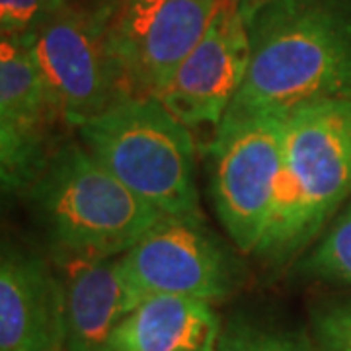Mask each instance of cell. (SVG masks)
Returning <instances> with one entry per match:
<instances>
[{
  "label": "cell",
  "mask_w": 351,
  "mask_h": 351,
  "mask_svg": "<svg viewBox=\"0 0 351 351\" xmlns=\"http://www.w3.org/2000/svg\"><path fill=\"white\" fill-rule=\"evenodd\" d=\"M248 34L250 69L225 117L351 100V0H276Z\"/></svg>",
  "instance_id": "cell-1"
},
{
  "label": "cell",
  "mask_w": 351,
  "mask_h": 351,
  "mask_svg": "<svg viewBox=\"0 0 351 351\" xmlns=\"http://www.w3.org/2000/svg\"><path fill=\"white\" fill-rule=\"evenodd\" d=\"M351 201V100H318L287 113L276 209L254 256L301 258Z\"/></svg>",
  "instance_id": "cell-2"
},
{
  "label": "cell",
  "mask_w": 351,
  "mask_h": 351,
  "mask_svg": "<svg viewBox=\"0 0 351 351\" xmlns=\"http://www.w3.org/2000/svg\"><path fill=\"white\" fill-rule=\"evenodd\" d=\"M27 195L49 256L119 258L164 219L80 141H64Z\"/></svg>",
  "instance_id": "cell-3"
},
{
  "label": "cell",
  "mask_w": 351,
  "mask_h": 351,
  "mask_svg": "<svg viewBox=\"0 0 351 351\" xmlns=\"http://www.w3.org/2000/svg\"><path fill=\"white\" fill-rule=\"evenodd\" d=\"M76 131L82 147L138 199L164 217L201 219L191 129L160 98H125Z\"/></svg>",
  "instance_id": "cell-4"
},
{
  "label": "cell",
  "mask_w": 351,
  "mask_h": 351,
  "mask_svg": "<svg viewBox=\"0 0 351 351\" xmlns=\"http://www.w3.org/2000/svg\"><path fill=\"white\" fill-rule=\"evenodd\" d=\"M287 113L223 117L209 147L217 217L239 250L254 254L274 209Z\"/></svg>",
  "instance_id": "cell-5"
},
{
  "label": "cell",
  "mask_w": 351,
  "mask_h": 351,
  "mask_svg": "<svg viewBox=\"0 0 351 351\" xmlns=\"http://www.w3.org/2000/svg\"><path fill=\"white\" fill-rule=\"evenodd\" d=\"M112 12L71 4L24 38L64 123L75 129L131 98L108 43Z\"/></svg>",
  "instance_id": "cell-6"
},
{
  "label": "cell",
  "mask_w": 351,
  "mask_h": 351,
  "mask_svg": "<svg viewBox=\"0 0 351 351\" xmlns=\"http://www.w3.org/2000/svg\"><path fill=\"white\" fill-rule=\"evenodd\" d=\"M133 308L156 295L221 302L242 279L237 258L203 219L164 217L117 258Z\"/></svg>",
  "instance_id": "cell-7"
},
{
  "label": "cell",
  "mask_w": 351,
  "mask_h": 351,
  "mask_svg": "<svg viewBox=\"0 0 351 351\" xmlns=\"http://www.w3.org/2000/svg\"><path fill=\"white\" fill-rule=\"evenodd\" d=\"M221 0H117L108 43L129 96H160Z\"/></svg>",
  "instance_id": "cell-8"
},
{
  "label": "cell",
  "mask_w": 351,
  "mask_h": 351,
  "mask_svg": "<svg viewBox=\"0 0 351 351\" xmlns=\"http://www.w3.org/2000/svg\"><path fill=\"white\" fill-rule=\"evenodd\" d=\"M59 125H66L24 38L0 41V176L6 193L27 191L51 156Z\"/></svg>",
  "instance_id": "cell-9"
},
{
  "label": "cell",
  "mask_w": 351,
  "mask_h": 351,
  "mask_svg": "<svg viewBox=\"0 0 351 351\" xmlns=\"http://www.w3.org/2000/svg\"><path fill=\"white\" fill-rule=\"evenodd\" d=\"M250 55L248 25L230 0H221L199 43L158 98L188 129H217L244 84Z\"/></svg>",
  "instance_id": "cell-10"
},
{
  "label": "cell",
  "mask_w": 351,
  "mask_h": 351,
  "mask_svg": "<svg viewBox=\"0 0 351 351\" xmlns=\"http://www.w3.org/2000/svg\"><path fill=\"white\" fill-rule=\"evenodd\" d=\"M66 350V297L55 263L43 254L2 242L0 351Z\"/></svg>",
  "instance_id": "cell-11"
},
{
  "label": "cell",
  "mask_w": 351,
  "mask_h": 351,
  "mask_svg": "<svg viewBox=\"0 0 351 351\" xmlns=\"http://www.w3.org/2000/svg\"><path fill=\"white\" fill-rule=\"evenodd\" d=\"M66 297V350L101 351L115 326L133 311L117 258L49 256Z\"/></svg>",
  "instance_id": "cell-12"
},
{
  "label": "cell",
  "mask_w": 351,
  "mask_h": 351,
  "mask_svg": "<svg viewBox=\"0 0 351 351\" xmlns=\"http://www.w3.org/2000/svg\"><path fill=\"white\" fill-rule=\"evenodd\" d=\"M221 332L213 302L156 295L123 316L101 351H215Z\"/></svg>",
  "instance_id": "cell-13"
},
{
  "label": "cell",
  "mask_w": 351,
  "mask_h": 351,
  "mask_svg": "<svg viewBox=\"0 0 351 351\" xmlns=\"http://www.w3.org/2000/svg\"><path fill=\"white\" fill-rule=\"evenodd\" d=\"M297 269L320 283L351 287V201L299 260Z\"/></svg>",
  "instance_id": "cell-14"
},
{
  "label": "cell",
  "mask_w": 351,
  "mask_h": 351,
  "mask_svg": "<svg viewBox=\"0 0 351 351\" xmlns=\"http://www.w3.org/2000/svg\"><path fill=\"white\" fill-rule=\"evenodd\" d=\"M215 351H320L313 334L260 324L246 318L230 320Z\"/></svg>",
  "instance_id": "cell-15"
},
{
  "label": "cell",
  "mask_w": 351,
  "mask_h": 351,
  "mask_svg": "<svg viewBox=\"0 0 351 351\" xmlns=\"http://www.w3.org/2000/svg\"><path fill=\"white\" fill-rule=\"evenodd\" d=\"M69 6L71 0H0L2 38H27Z\"/></svg>",
  "instance_id": "cell-16"
},
{
  "label": "cell",
  "mask_w": 351,
  "mask_h": 351,
  "mask_svg": "<svg viewBox=\"0 0 351 351\" xmlns=\"http://www.w3.org/2000/svg\"><path fill=\"white\" fill-rule=\"evenodd\" d=\"M311 334L320 351H351V295L314 306Z\"/></svg>",
  "instance_id": "cell-17"
},
{
  "label": "cell",
  "mask_w": 351,
  "mask_h": 351,
  "mask_svg": "<svg viewBox=\"0 0 351 351\" xmlns=\"http://www.w3.org/2000/svg\"><path fill=\"white\" fill-rule=\"evenodd\" d=\"M230 2L237 8V12L240 14V18L248 25V22L254 18V14L258 12V10H262L263 6L276 2V0H230Z\"/></svg>",
  "instance_id": "cell-18"
},
{
  "label": "cell",
  "mask_w": 351,
  "mask_h": 351,
  "mask_svg": "<svg viewBox=\"0 0 351 351\" xmlns=\"http://www.w3.org/2000/svg\"><path fill=\"white\" fill-rule=\"evenodd\" d=\"M117 0H71L73 6L80 8H90V10H104V12H112Z\"/></svg>",
  "instance_id": "cell-19"
}]
</instances>
